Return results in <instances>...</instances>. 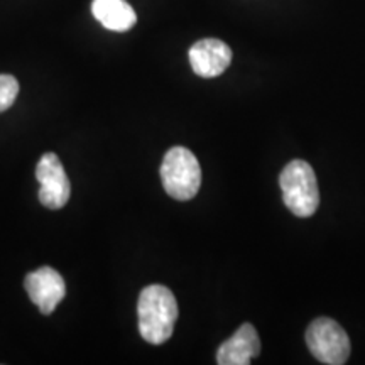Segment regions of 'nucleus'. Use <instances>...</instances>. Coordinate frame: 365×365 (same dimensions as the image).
Masks as SVG:
<instances>
[{
	"label": "nucleus",
	"instance_id": "nucleus-1",
	"mask_svg": "<svg viewBox=\"0 0 365 365\" xmlns=\"http://www.w3.org/2000/svg\"><path fill=\"white\" fill-rule=\"evenodd\" d=\"M140 336L150 345H161L171 339L178 319V303L166 286L144 287L137 304Z\"/></svg>",
	"mask_w": 365,
	"mask_h": 365
},
{
	"label": "nucleus",
	"instance_id": "nucleus-2",
	"mask_svg": "<svg viewBox=\"0 0 365 365\" xmlns=\"http://www.w3.org/2000/svg\"><path fill=\"white\" fill-rule=\"evenodd\" d=\"M284 205L296 217L308 218L314 215L319 205L317 175L307 161L294 159L282 170L279 176Z\"/></svg>",
	"mask_w": 365,
	"mask_h": 365
},
{
	"label": "nucleus",
	"instance_id": "nucleus-3",
	"mask_svg": "<svg viewBox=\"0 0 365 365\" xmlns=\"http://www.w3.org/2000/svg\"><path fill=\"white\" fill-rule=\"evenodd\" d=\"M161 180L166 193L180 202H188L195 198L202 186V168L198 159L190 149H170L161 164Z\"/></svg>",
	"mask_w": 365,
	"mask_h": 365
},
{
	"label": "nucleus",
	"instance_id": "nucleus-4",
	"mask_svg": "<svg viewBox=\"0 0 365 365\" xmlns=\"http://www.w3.org/2000/svg\"><path fill=\"white\" fill-rule=\"evenodd\" d=\"M307 345L313 357L327 365H341L350 357V339L335 319L317 318L307 331Z\"/></svg>",
	"mask_w": 365,
	"mask_h": 365
},
{
	"label": "nucleus",
	"instance_id": "nucleus-5",
	"mask_svg": "<svg viewBox=\"0 0 365 365\" xmlns=\"http://www.w3.org/2000/svg\"><path fill=\"white\" fill-rule=\"evenodd\" d=\"M36 178L41 182L39 202L46 208L59 210L68 203L71 195L70 180L65 168L54 153H46L36 166Z\"/></svg>",
	"mask_w": 365,
	"mask_h": 365
},
{
	"label": "nucleus",
	"instance_id": "nucleus-6",
	"mask_svg": "<svg viewBox=\"0 0 365 365\" xmlns=\"http://www.w3.org/2000/svg\"><path fill=\"white\" fill-rule=\"evenodd\" d=\"M29 298L43 314H51L66 296V284L56 269L39 267L29 272L24 279Z\"/></svg>",
	"mask_w": 365,
	"mask_h": 365
},
{
	"label": "nucleus",
	"instance_id": "nucleus-7",
	"mask_svg": "<svg viewBox=\"0 0 365 365\" xmlns=\"http://www.w3.org/2000/svg\"><path fill=\"white\" fill-rule=\"evenodd\" d=\"M190 63L193 71L202 78L220 76L232 63V49L220 39H202L191 46Z\"/></svg>",
	"mask_w": 365,
	"mask_h": 365
},
{
	"label": "nucleus",
	"instance_id": "nucleus-8",
	"mask_svg": "<svg viewBox=\"0 0 365 365\" xmlns=\"http://www.w3.org/2000/svg\"><path fill=\"white\" fill-rule=\"evenodd\" d=\"M261 354V340L250 323H244L235 335L223 341L217 352L220 365H249L250 360Z\"/></svg>",
	"mask_w": 365,
	"mask_h": 365
},
{
	"label": "nucleus",
	"instance_id": "nucleus-9",
	"mask_svg": "<svg viewBox=\"0 0 365 365\" xmlns=\"http://www.w3.org/2000/svg\"><path fill=\"white\" fill-rule=\"evenodd\" d=\"M91 12L105 29L125 33L137 22V14L125 0H93Z\"/></svg>",
	"mask_w": 365,
	"mask_h": 365
},
{
	"label": "nucleus",
	"instance_id": "nucleus-10",
	"mask_svg": "<svg viewBox=\"0 0 365 365\" xmlns=\"http://www.w3.org/2000/svg\"><path fill=\"white\" fill-rule=\"evenodd\" d=\"M19 95V81L12 75H0V113L11 108Z\"/></svg>",
	"mask_w": 365,
	"mask_h": 365
}]
</instances>
